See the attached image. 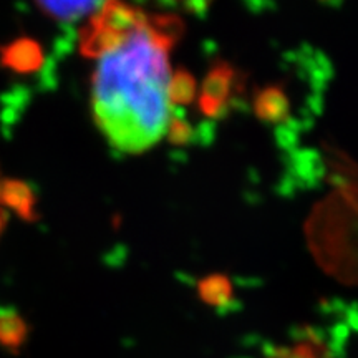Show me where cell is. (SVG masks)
Listing matches in <instances>:
<instances>
[{
	"instance_id": "52a82bcc",
	"label": "cell",
	"mask_w": 358,
	"mask_h": 358,
	"mask_svg": "<svg viewBox=\"0 0 358 358\" xmlns=\"http://www.w3.org/2000/svg\"><path fill=\"white\" fill-rule=\"evenodd\" d=\"M196 96V80L189 71L178 69L171 73L168 83V98L171 106H186Z\"/></svg>"
},
{
	"instance_id": "9c48e42d",
	"label": "cell",
	"mask_w": 358,
	"mask_h": 358,
	"mask_svg": "<svg viewBox=\"0 0 358 358\" xmlns=\"http://www.w3.org/2000/svg\"><path fill=\"white\" fill-rule=\"evenodd\" d=\"M166 133H168V140L176 146L189 145L196 136V131L192 129L191 124L186 122L185 116L178 113H171Z\"/></svg>"
},
{
	"instance_id": "5b68a950",
	"label": "cell",
	"mask_w": 358,
	"mask_h": 358,
	"mask_svg": "<svg viewBox=\"0 0 358 358\" xmlns=\"http://www.w3.org/2000/svg\"><path fill=\"white\" fill-rule=\"evenodd\" d=\"M40 10L58 22H73L98 10L103 0H35Z\"/></svg>"
},
{
	"instance_id": "6da1fadb",
	"label": "cell",
	"mask_w": 358,
	"mask_h": 358,
	"mask_svg": "<svg viewBox=\"0 0 358 358\" xmlns=\"http://www.w3.org/2000/svg\"><path fill=\"white\" fill-rule=\"evenodd\" d=\"M181 34L178 17L146 13L120 47L98 60L92 88L93 120L110 146L123 153H141L166 133L173 113L168 57Z\"/></svg>"
},
{
	"instance_id": "7a4b0ae2",
	"label": "cell",
	"mask_w": 358,
	"mask_h": 358,
	"mask_svg": "<svg viewBox=\"0 0 358 358\" xmlns=\"http://www.w3.org/2000/svg\"><path fill=\"white\" fill-rule=\"evenodd\" d=\"M146 12L123 0H105L80 30V52L100 60L120 47L145 20Z\"/></svg>"
},
{
	"instance_id": "ba28073f",
	"label": "cell",
	"mask_w": 358,
	"mask_h": 358,
	"mask_svg": "<svg viewBox=\"0 0 358 358\" xmlns=\"http://www.w3.org/2000/svg\"><path fill=\"white\" fill-rule=\"evenodd\" d=\"M267 358H329V355L315 338L307 337L295 342L294 345L275 348Z\"/></svg>"
},
{
	"instance_id": "3957f363",
	"label": "cell",
	"mask_w": 358,
	"mask_h": 358,
	"mask_svg": "<svg viewBox=\"0 0 358 358\" xmlns=\"http://www.w3.org/2000/svg\"><path fill=\"white\" fill-rule=\"evenodd\" d=\"M243 83L244 80L239 78V70L224 60L214 62L201 85V113L209 120L222 118L232 105V100L239 95V87Z\"/></svg>"
},
{
	"instance_id": "277c9868",
	"label": "cell",
	"mask_w": 358,
	"mask_h": 358,
	"mask_svg": "<svg viewBox=\"0 0 358 358\" xmlns=\"http://www.w3.org/2000/svg\"><path fill=\"white\" fill-rule=\"evenodd\" d=\"M252 110L257 120L284 133L292 128V100L284 83H268L256 90Z\"/></svg>"
},
{
	"instance_id": "8992f818",
	"label": "cell",
	"mask_w": 358,
	"mask_h": 358,
	"mask_svg": "<svg viewBox=\"0 0 358 358\" xmlns=\"http://www.w3.org/2000/svg\"><path fill=\"white\" fill-rule=\"evenodd\" d=\"M199 299L213 307H227L234 301V287L224 274L206 275L198 282Z\"/></svg>"
}]
</instances>
